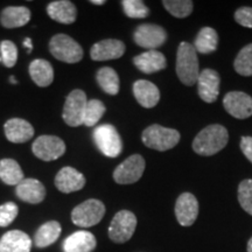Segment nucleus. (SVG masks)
Wrapping results in <instances>:
<instances>
[{
    "label": "nucleus",
    "mask_w": 252,
    "mask_h": 252,
    "mask_svg": "<svg viewBox=\"0 0 252 252\" xmlns=\"http://www.w3.org/2000/svg\"><path fill=\"white\" fill-rule=\"evenodd\" d=\"M229 141L228 130L223 125L213 124L204 127L193 141V150L200 156L210 157L219 153Z\"/></svg>",
    "instance_id": "nucleus-1"
},
{
    "label": "nucleus",
    "mask_w": 252,
    "mask_h": 252,
    "mask_svg": "<svg viewBox=\"0 0 252 252\" xmlns=\"http://www.w3.org/2000/svg\"><path fill=\"white\" fill-rule=\"evenodd\" d=\"M176 75L188 87L194 86L200 75L196 49L186 41H182L176 52Z\"/></svg>",
    "instance_id": "nucleus-2"
},
{
    "label": "nucleus",
    "mask_w": 252,
    "mask_h": 252,
    "mask_svg": "<svg viewBox=\"0 0 252 252\" xmlns=\"http://www.w3.org/2000/svg\"><path fill=\"white\" fill-rule=\"evenodd\" d=\"M180 132L174 128H168L165 126L153 124L145 128L141 135V140L149 149L160 151L172 150L180 141Z\"/></svg>",
    "instance_id": "nucleus-3"
},
{
    "label": "nucleus",
    "mask_w": 252,
    "mask_h": 252,
    "mask_svg": "<svg viewBox=\"0 0 252 252\" xmlns=\"http://www.w3.org/2000/svg\"><path fill=\"white\" fill-rule=\"evenodd\" d=\"M50 54L64 63H78L83 59V48L80 43L67 34H56L50 39Z\"/></svg>",
    "instance_id": "nucleus-4"
},
{
    "label": "nucleus",
    "mask_w": 252,
    "mask_h": 252,
    "mask_svg": "<svg viewBox=\"0 0 252 252\" xmlns=\"http://www.w3.org/2000/svg\"><path fill=\"white\" fill-rule=\"evenodd\" d=\"M105 215V206L97 198H89L72 209L71 220L80 228H90L98 224Z\"/></svg>",
    "instance_id": "nucleus-5"
},
{
    "label": "nucleus",
    "mask_w": 252,
    "mask_h": 252,
    "mask_svg": "<svg viewBox=\"0 0 252 252\" xmlns=\"http://www.w3.org/2000/svg\"><path fill=\"white\" fill-rule=\"evenodd\" d=\"M93 138L96 146L105 157L117 158L123 151V143L117 128L113 125L103 124L94 130Z\"/></svg>",
    "instance_id": "nucleus-6"
},
{
    "label": "nucleus",
    "mask_w": 252,
    "mask_h": 252,
    "mask_svg": "<svg viewBox=\"0 0 252 252\" xmlns=\"http://www.w3.org/2000/svg\"><path fill=\"white\" fill-rule=\"evenodd\" d=\"M137 228V217L130 210H121L113 216L109 226V238L113 243L123 244L128 242Z\"/></svg>",
    "instance_id": "nucleus-7"
},
{
    "label": "nucleus",
    "mask_w": 252,
    "mask_h": 252,
    "mask_svg": "<svg viewBox=\"0 0 252 252\" xmlns=\"http://www.w3.org/2000/svg\"><path fill=\"white\" fill-rule=\"evenodd\" d=\"M87 103V94L83 90H72L68 94L64 105H63L62 118L65 124L71 127H78V126L83 125Z\"/></svg>",
    "instance_id": "nucleus-8"
},
{
    "label": "nucleus",
    "mask_w": 252,
    "mask_h": 252,
    "mask_svg": "<svg viewBox=\"0 0 252 252\" xmlns=\"http://www.w3.org/2000/svg\"><path fill=\"white\" fill-rule=\"evenodd\" d=\"M146 162L140 154H133L124 160L113 172V179L118 185H132L140 180Z\"/></svg>",
    "instance_id": "nucleus-9"
},
{
    "label": "nucleus",
    "mask_w": 252,
    "mask_h": 252,
    "mask_svg": "<svg viewBox=\"0 0 252 252\" xmlns=\"http://www.w3.org/2000/svg\"><path fill=\"white\" fill-rule=\"evenodd\" d=\"M34 156L43 161H53L65 153V144L56 135L43 134L36 138L32 146Z\"/></svg>",
    "instance_id": "nucleus-10"
},
{
    "label": "nucleus",
    "mask_w": 252,
    "mask_h": 252,
    "mask_svg": "<svg viewBox=\"0 0 252 252\" xmlns=\"http://www.w3.org/2000/svg\"><path fill=\"white\" fill-rule=\"evenodd\" d=\"M133 40L139 47L156 50L167 40V33L161 26L156 24H143L135 28Z\"/></svg>",
    "instance_id": "nucleus-11"
},
{
    "label": "nucleus",
    "mask_w": 252,
    "mask_h": 252,
    "mask_svg": "<svg viewBox=\"0 0 252 252\" xmlns=\"http://www.w3.org/2000/svg\"><path fill=\"white\" fill-rule=\"evenodd\" d=\"M225 111L237 119H247L252 116V97L242 91H231L223 98Z\"/></svg>",
    "instance_id": "nucleus-12"
},
{
    "label": "nucleus",
    "mask_w": 252,
    "mask_h": 252,
    "mask_svg": "<svg viewBox=\"0 0 252 252\" xmlns=\"http://www.w3.org/2000/svg\"><path fill=\"white\" fill-rule=\"evenodd\" d=\"M220 77L213 69H204L200 71L197 78L198 96L206 103H214L220 94Z\"/></svg>",
    "instance_id": "nucleus-13"
},
{
    "label": "nucleus",
    "mask_w": 252,
    "mask_h": 252,
    "mask_svg": "<svg viewBox=\"0 0 252 252\" xmlns=\"http://www.w3.org/2000/svg\"><path fill=\"white\" fill-rule=\"evenodd\" d=\"M198 216V201L191 193H184L175 203V217L182 226L193 225Z\"/></svg>",
    "instance_id": "nucleus-14"
},
{
    "label": "nucleus",
    "mask_w": 252,
    "mask_h": 252,
    "mask_svg": "<svg viewBox=\"0 0 252 252\" xmlns=\"http://www.w3.org/2000/svg\"><path fill=\"white\" fill-rule=\"evenodd\" d=\"M124 42L116 39H106L96 42L91 47L90 58L94 61H109L122 58L125 54Z\"/></svg>",
    "instance_id": "nucleus-15"
},
{
    "label": "nucleus",
    "mask_w": 252,
    "mask_h": 252,
    "mask_svg": "<svg viewBox=\"0 0 252 252\" xmlns=\"http://www.w3.org/2000/svg\"><path fill=\"white\" fill-rule=\"evenodd\" d=\"M55 186L61 193L69 194L81 190L86 186V178L72 167H63L55 178Z\"/></svg>",
    "instance_id": "nucleus-16"
},
{
    "label": "nucleus",
    "mask_w": 252,
    "mask_h": 252,
    "mask_svg": "<svg viewBox=\"0 0 252 252\" xmlns=\"http://www.w3.org/2000/svg\"><path fill=\"white\" fill-rule=\"evenodd\" d=\"M7 140L14 144H23L31 140L34 135V127L31 123L21 118L8 119L4 125Z\"/></svg>",
    "instance_id": "nucleus-17"
},
{
    "label": "nucleus",
    "mask_w": 252,
    "mask_h": 252,
    "mask_svg": "<svg viewBox=\"0 0 252 252\" xmlns=\"http://www.w3.org/2000/svg\"><path fill=\"white\" fill-rule=\"evenodd\" d=\"M15 195L24 202L37 204L45 200L46 188L36 179H24L17 186Z\"/></svg>",
    "instance_id": "nucleus-18"
},
{
    "label": "nucleus",
    "mask_w": 252,
    "mask_h": 252,
    "mask_svg": "<svg viewBox=\"0 0 252 252\" xmlns=\"http://www.w3.org/2000/svg\"><path fill=\"white\" fill-rule=\"evenodd\" d=\"M32 239L21 230H11L0 238V252H31Z\"/></svg>",
    "instance_id": "nucleus-19"
},
{
    "label": "nucleus",
    "mask_w": 252,
    "mask_h": 252,
    "mask_svg": "<svg viewBox=\"0 0 252 252\" xmlns=\"http://www.w3.org/2000/svg\"><path fill=\"white\" fill-rule=\"evenodd\" d=\"M97 247L96 237L89 231L80 230L63 242V252H93Z\"/></svg>",
    "instance_id": "nucleus-20"
},
{
    "label": "nucleus",
    "mask_w": 252,
    "mask_h": 252,
    "mask_svg": "<svg viewBox=\"0 0 252 252\" xmlns=\"http://www.w3.org/2000/svg\"><path fill=\"white\" fill-rule=\"evenodd\" d=\"M133 94L143 108L152 109L159 103L160 91L156 84L146 80H138L133 84Z\"/></svg>",
    "instance_id": "nucleus-21"
},
{
    "label": "nucleus",
    "mask_w": 252,
    "mask_h": 252,
    "mask_svg": "<svg viewBox=\"0 0 252 252\" xmlns=\"http://www.w3.org/2000/svg\"><path fill=\"white\" fill-rule=\"evenodd\" d=\"M47 13L54 21L70 25L76 20L77 8L69 0H58V1H52L47 6Z\"/></svg>",
    "instance_id": "nucleus-22"
},
{
    "label": "nucleus",
    "mask_w": 252,
    "mask_h": 252,
    "mask_svg": "<svg viewBox=\"0 0 252 252\" xmlns=\"http://www.w3.org/2000/svg\"><path fill=\"white\" fill-rule=\"evenodd\" d=\"M133 63L144 74H153V72L163 70L167 65L165 55L158 50H149L135 56Z\"/></svg>",
    "instance_id": "nucleus-23"
},
{
    "label": "nucleus",
    "mask_w": 252,
    "mask_h": 252,
    "mask_svg": "<svg viewBox=\"0 0 252 252\" xmlns=\"http://www.w3.org/2000/svg\"><path fill=\"white\" fill-rule=\"evenodd\" d=\"M31 20V11L25 6H9L2 9L0 14V24L2 27L18 28L23 27Z\"/></svg>",
    "instance_id": "nucleus-24"
},
{
    "label": "nucleus",
    "mask_w": 252,
    "mask_h": 252,
    "mask_svg": "<svg viewBox=\"0 0 252 252\" xmlns=\"http://www.w3.org/2000/svg\"><path fill=\"white\" fill-rule=\"evenodd\" d=\"M30 75L36 86L46 88L50 86L54 80V69L48 61L37 59L30 64Z\"/></svg>",
    "instance_id": "nucleus-25"
},
{
    "label": "nucleus",
    "mask_w": 252,
    "mask_h": 252,
    "mask_svg": "<svg viewBox=\"0 0 252 252\" xmlns=\"http://www.w3.org/2000/svg\"><path fill=\"white\" fill-rule=\"evenodd\" d=\"M62 232V226L58 220H49L36 230L34 236V244L36 248L45 249L58 241Z\"/></svg>",
    "instance_id": "nucleus-26"
},
{
    "label": "nucleus",
    "mask_w": 252,
    "mask_h": 252,
    "mask_svg": "<svg viewBox=\"0 0 252 252\" xmlns=\"http://www.w3.org/2000/svg\"><path fill=\"white\" fill-rule=\"evenodd\" d=\"M24 172L13 159L0 160V180L8 186H18L24 180Z\"/></svg>",
    "instance_id": "nucleus-27"
},
{
    "label": "nucleus",
    "mask_w": 252,
    "mask_h": 252,
    "mask_svg": "<svg viewBox=\"0 0 252 252\" xmlns=\"http://www.w3.org/2000/svg\"><path fill=\"white\" fill-rule=\"evenodd\" d=\"M219 45V35L214 28L203 27L198 32L196 39H195L194 48L201 54H209L215 52Z\"/></svg>",
    "instance_id": "nucleus-28"
},
{
    "label": "nucleus",
    "mask_w": 252,
    "mask_h": 252,
    "mask_svg": "<svg viewBox=\"0 0 252 252\" xmlns=\"http://www.w3.org/2000/svg\"><path fill=\"white\" fill-rule=\"evenodd\" d=\"M96 80L104 93L115 96L119 93V76L115 69L110 67L100 68L97 71Z\"/></svg>",
    "instance_id": "nucleus-29"
},
{
    "label": "nucleus",
    "mask_w": 252,
    "mask_h": 252,
    "mask_svg": "<svg viewBox=\"0 0 252 252\" xmlns=\"http://www.w3.org/2000/svg\"><path fill=\"white\" fill-rule=\"evenodd\" d=\"M234 67L242 76H252V43L239 50L235 59Z\"/></svg>",
    "instance_id": "nucleus-30"
},
{
    "label": "nucleus",
    "mask_w": 252,
    "mask_h": 252,
    "mask_svg": "<svg viewBox=\"0 0 252 252\" xmlns=\"http://www.w3.org/2000/svg\"><path fill=\"white\" fill-rule=\"evenodd\" d=\"M105 113V105L98 99L88 100L86 111H84L83 124L88 127H93L100 121Z\"/></svg>",
    "instance_id": "nucleus-31"
},
{
    "label": "nucleus",
    "mask_w": 252,
    "mask_h": 252,
    "mask_svg": "<svg viewBox=\"0 0 252 252\" xmlns=\"http://www.w3.org/2000/svg\"><path fill=\"white\" fill-rule=\"evenodd\" d=\"M162 5L173 17L179 19L187 18L194 8V2L191 0H163Z\"/></svg>",
    "instance_id": "nucleus-32"
},
{
    "label": "nucleus",
    "mask_w": 252,
    "mask_h": 252,
    "mask_svg": "<svg viewBox=\"0 0 252 252\" xmlns=\"http://www.w3.org/2000/svg\"><path fill=\"white\" fill-rule=\"evenodd\" d=\"M123 9L131 19H144L150 15V8L141 0H123Z\"/></svg>",
    "instance_id": "nucleus-33"
},
{
    "label": "nucleus",
    "mask_w": 252,
    "mask_h": 252,
    "mask_svg": "<svg viewBox=\"0 0 252 252\" xmlns=\"http://www.w3.org/2000/svg\"><path fill=\"white\" fill-rule=\"evenodd\" d=\"M238 202L249 215L252 216V180L247 179L238 186Z\"/></svg>",
    "instance_id": "nucleus-34"
},
{
    "label": "nucleus",
    "mask_w": 252,
    "mask_h": 252,
    "mask_svg": "<svg viewBox=\"0 0 252 252\" xmlns=\"http://www.w3.org/2000/svg\"><path fill=\"white\" fill-rule=\"evenodd\" d=\"M0 53H1V62L5 67H14L18 61V48L14 42L9 40H4L0 43Z\"/></svg>",
    "instance_id": "nucleus-35"
},
{
    "label": "nucleus",
    "mask_w": 252,
    "mask_h": 252,
    "mask_svg": "<svg viewBox=\"0 0 252 252\" xmlns=\"http://www.w3.org/2000/svg\"><path fill=\"white\" fill-rule=\"evenodd\" d=\"M19 214V208L14 202H6L0 206V226L6 228L13 223Z\"/></svg>",
    "instance_id": "nucleus-36"
},
{
    "label": "nucleus",
    "mask_w": 252,
    "mask_h": 252,
    "mask_svg": "<svg viewBox=\"0 0 252 252\" xmlns=\"http://www.w3.org/2000/svg\"><path fill=\"white\" fill-rule=\"evenodd\" d=\"M235 20L241 26L252 28V7H241L236 11Z\"/></svg>",
    "instance_id": "nucleus-37"
},
{
    "label": "nucleus",
    "mask_w": 252,
    "mask_h": 252,
    "mask_svg": "<svg viewBox=\"0 0 252 252\" xmlns=\"http://www.w3.org/2000/svg\"><path fill=\"white\" fill-rule=\"evenodd\" d=\"M241 150L248 160L252 163V137H242Z\"/></svg>",
    "instance_id": "nucleus-38"
},
{
    "label": "nucleus",
    "mask_w": 252,
    "mask_h": 252,
    "mask_svg": "<svg viewBox=\"0 0 252 252\" xmlns=\"http://www.w3.org/2000/svg\"><path fill=\"white\" fill-rule=\"evenodd\" d=\"M24 46L27 47V48H28V53L32 52V49H33V46H32V40L30 39V37H27V39H25V41H24Z\"/></svg>",
    "instance_id": "nucleus-39"
},
{
    "label": "nucleus",
    "mask_w": 252,
    "mask_h": 252,
    "mask_svg": "<svg viewBox=\"0 0 252 252\" xmlns=\"http://www.w3.org/2000/svg\"><path fill=\"white\" fill-rule=\"evenodd\" d=\"M90 2H91V4H94V5H98V6L105 4V1H104V0H91Z\"/></svg>",
    "instance_id": "nucleus-40"
},
{
    "label": "nucleus",
    "mask_w": 252,
    "mask_h": 252,
    "mask_svg": "<svg viewBox=\"0 0 252 252\" xmlns=\"http://www.w3.org/2000/svg\"><path fill=\"white\" fill-rule=\"evenodd\" d=\"M247 250H248V252H252V237H251L250 239H249Z\"/></svg>",
    "instance_id": "nucleus-41"
},
{
    "label": "nucleus",
    "mask_w": 252,
    "mask_h": 252,
    "mask_svg": "<svg viewBox=\"0 0 252 252\" xmlns=\"http://www.w3.org/2000/svg\"><path fill=\"white\" fill-rule=\"evenodd\" d=\"M9 82H11L12 84H17L18 82H17V80H15V77L14 76H11L9 77Z\"/></svg>",
    "instance_id": "nucleus-42"
},
{
    "label": "nucleus",
    "mask_w": 252,
    "mask_h": 252,
    "mask_svg": "<svg viewBox=\"0 0 252 252\" xmlns=\"http://www.w3.org/2000/svg\"><path fill=\"white\" fill-rule=\"evenodd\" d=\"M0 61H1V58H0Z\"/></svg>",
    "instance_id": "nucleus-43"
}]
</instances>
